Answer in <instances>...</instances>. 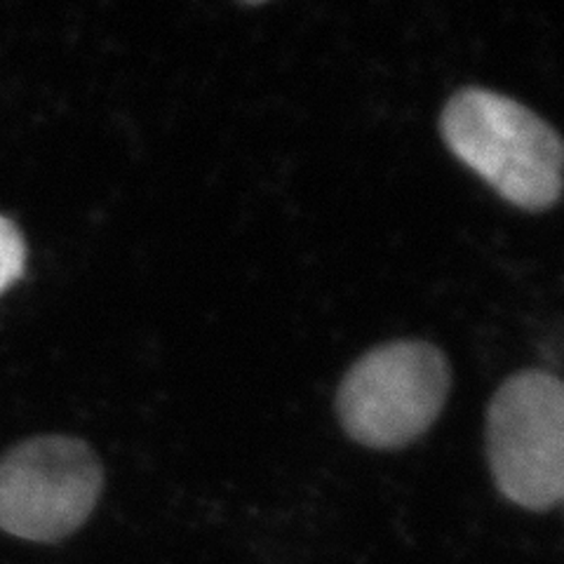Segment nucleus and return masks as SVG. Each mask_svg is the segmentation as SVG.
Returning a JSON list of instances; mask_svg holds the SVG:
<instances>
[{"instance_id": "nucleus-1", "label": "nucleus", "mask_w": 564, "mask_h": 564, "mask_svg": "<svg viewBox=\"0 0 564 564\" xmlns=\"http://www.w3.org/2000/svg\"><path fill=\"white\" fill-rule=\"evenodd\" d=\"M445 147L518 209L545 212L564 193V139L529 106L489 87H462L440 113Z\"/></svg>"}, {"instance_id": "nucleus-2", "label": "nucleus", "mask_w": 564, "mask_h": 564, "mask_svg": "<svg viewBox=\"0 0 564 564\" xmlns=\"http://www.w3.org/2000/svg\"><path fill=\"white\" fill-rule=\"evenodd\" d=\"M449 388L452 369L437 346L388 341L350 365L337 391V416L352 443L400 449L429 433L445 410Z\"/></svg>"}, {"instance_id": "nucleus-3", "label": "nucleus", "mask_w": 564, "mask_h": 564, "mask_svg": "<svg viewBox=\"0 0 564 564\" xmlns=\"http://www.w3.org/2000/svg\"><path fill=\"white\" fill-rule=\"evenodd\" d=\"M487 462L497 489L527 510L564 501V381L545 369L508 377L487 408Z\"/></svg>"}, {"instance_id": "nucleus-4", "label": "nucleus", "mask_w": 564, "mask_h": 564, "mask_svg": "<svg viewBox=\"0 0 564 564\" xmlns=\"http://www.w3.org/2000/svg\"><path fill=\"white\" fill-rule=\"evenodd\" d=\"M104 485L95 452L74 437H35L0 458V529L59 541L90 518Z\"/></svg>"}, {"instance_id": "nucleus-5", "label": "nucleus", "mask_w": 564, "mask_h": 564, "mask_svg": "<svg viewBox=\"0 0 564 564\" xmlns=\"http://www.w3.org/2000/svg\"><path fill=\"white\" fill-rule=\"evenodd\" d=\"M24 273V240L14 224L0 217V292Z\"/></svg>"}, {"instance_id": "nucleus-6", "label": "nucleus", "mask_w": 564, "mask_h": 564, "mask_svg": "<svg viewBox=\"0 0 564 564\" xmlns=\"http://www.w3.org/2000/svg\"><path fill=\"white\" fill-rule=\"evenodd\" d=\"M562 503H564V501H562Z\"/></svg>"}]
</instances>
